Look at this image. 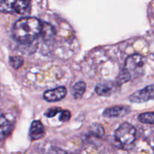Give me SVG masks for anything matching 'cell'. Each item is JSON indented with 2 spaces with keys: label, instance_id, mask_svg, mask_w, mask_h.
<instances>
[{
  "label": "cell",
  "instance_id": "1",
  "mask_svg": "<svg viewBox=\"0 0 154 154\" xmlns=\"http://www.w3.org/2000/svg\"><path fill=\"white\" fill-rule=\"evenodd\" d=\"M42 23L36 17H23L16 21L12 33L21 44H29L36 42L41 35Z\"/></svg>",
  "mask_w": 154,
  "mask_h": 154
},
{
  "label": "cell",
  "instance_id": "2",
  "mask_svg": "<svg viewBox=\"0 0 154 154\" xmlns=\"http://www.w3.org/2000/svg\"><path fill=\"white\" fill-rule=\"evenodd\" d=\"M30 0H0V12L24 14L29 11Z\"/></svg>",
  "mask_w": 154,
  "mask_h": 154
},
{
  "label": "cell",
  "instance_id": "3",
  "mask_svg": "<svg viewBox=\"0 0 154 154\" xmlns=\"http://www.w3.org/2000/svg\"><path fill=\"white\" fill-rule=\"evenodd\" d=\"M115 137L121 145L129 146L135 141L136 129L130 123H123L115 132Z\"/></svg>",
  "mask_w": 154,
  "mask_h": 154
},
{
  "label": "cell",
  "instance_id": "4",
  "mask_svg": "<svg viewBox=\"0 0 154 154\" xmlns=\"http://www.w3.org/2000/svg\"><path fill=\"white\" fill-rule=\"evenodd\" d=\"M152 99H154V85L147 86L129 96V100L134 103H142Z\"/></svg>",
  "mask_w": 154,
  "mask_h": 154
},
{
  "label": "cell",
  "instance_id": "5",
  "mask_svg": "<svg viewBox=\"0 0 154 154\" xmlns=\"http://www.w3.org/2000/svg\"><path fill=\"white\" fill-rule=\"evenodd\" d=\"M146 62V59L140 54H134L127 58L125 64V69L131 73V71H135L142 68Z\"/></svg>",
  "mask_w": 154,
  "mask_h": 154
},
{
  "label": "cell",
  "instance_id": "6",
  "mask_svg": "<svg viewBox=\"0 0 154 154\" xmlns=\"http://www.w3.org/2000/svg\"><path fill=\"white\" fill-rule=\"evenodd\" d=\"M66 95V89L64 87H59L53 90H48L43 95V97L47 102H58L65 98Z\"/></svg>",
  "mask_w": 154,
  "mask_h": 154
},
{
  "label": "cell",
  "instance_id": "7",
  "mask_svg": "<svg viewBox=\"0 0 154 154\" xmlns=\"http://www.w3.org/2000/svg\"><path fill=\"white\" fill-rule=\"evenodd\" d=\"M131 109L128 106L125 105H118L111 108H107L103 113V115L108 118H114V117H121L125 116L130 112Z\"/></svg>",
  "mask_w": 154,
  "mask_h": 154
},
{
  "label": "cell",
  "instance_id": "8",
  "mask_svg": "<svg viewBox=\"0 0 154 154\" xmlns=\"http://www.w3.org/2000/svg\"><path fill=\"white\" fill-rule=\"evenodd\" d=\"M45 133V128L40 121L36 120L32 123L29 132V135L32 140H39L43 138Z\"/></svg>",
  "mask_w": 154,
  "mask_h": 154
},
{
  "label": "cell",
  "instance_id": "9",
  "mask_svg": "<svg viewBox=\"0 0 154 154\" xmlns=\"http://www.w3.org/2000/svg\"><path fill=\"white\" fill-rule=\"evenodd\" d=\"M11 132V124L8 119L0 113V140L5 138Z\"/></svg>",
  "mask_w": 154,
  "mask_h": 154
},
{
  "label": "cell",
  "instance_id": "10",
  "mask_svg": "<svg viewBox=\"0 0 154 154\" xmlns=\"http://www.w3.org/2000/svg\"><path fill=\"white\" fill-rule=\"evenodd\" d=\"M95 92L101 96H110L113 93V85L110 83H101L95 87Z\"/></svg>",
  "mask_w": 154,
  "mask_h": 154
},
{
  "label": "cell",
  "instance_id": "11",
  "mask_svg": "<svg viewBox=\"0 0 154 154\" xmlns=\"http://www.w3.org/2000/svg\"><path fill=\"white\" fill-rule=\"evenodd\" d=\"M55 30H54V27L49 23H42V30H41V35L45 41H52L55 37Z\"/></svg>",
  "mask_w": 154,
  "mask_h": 154
},
{
  "label": "cell",
  "instance_id": "12",
  "mask_svg": "<svg viewBox=\"0 0 154 154\" xmlns=\"http://www.w3.org/2000/svg\"><path fill=\"white\" fill-rule=\"evenodd\" d=\"M85 83L83 82V81H79V82L76 83V84H74L72 88V96L75 99H81L83 96V95H84L85 92Z\"/></svg>",
  "mask_w": 154,
  "mask_h": 154
},
{
  "label": "cell",
  "instance_id": "13",
  "mask_svg": "<svg viewBox=\"0 0 154 154\" xmlns=\"http://www.w3.org/2000/svg\"><path fill=\"white\" fill-rule=\"evenodd\" d=\"M139 121L146 124H154V111L140 114L138 116Z\"/></svg>",
  "mask_w": 154,
  "mask_h": 154
},
{
  "label": "cell",
  "instance_id": "14",
  "mask_svg": "<svg viewBox=\"0 0 154 154\" xmlns=\"http://www.w3.org/2000/svg\"><path fill=\"white\" fill-rule=\"evenodd\" d=\"M89 132L95 137H101L104 134V129L99 123L92 124L89 128Z\"/></svg>",
  "mask_w": 154,
  "mask_h": 154
},
{
  "label": "cell",
  "instance_id": "15",
  "mask_svg": "<svg viewBox=\"0 0 154 154\" xmlns=\"http://www.w3.org/2000/svg\"><path fill=\"white\" fill-rule=\"evenodd\" d=\"M131 75L128 71H127L126 69H124L122 72L119 73V76L117 77V79H116V83H117L118 85H122V84H125V83L128 82V81L131 80Z\"/></svg>",
  "mask_w": 154,
  "mask_h": 154
},
{
  "label": "cell",
  "instance_id": "16",
  "mask_svg": "<svg viewBox=\"0 0 154 154\" xmlns=\"http://www.w3.org/2000/svg\"><path fill=\"white\" fill-rule=\"evenodd\" d=\"M10 64L14 69H19L24 63V60L21 57H10Z\"/></svg>",
  "mask_w": 154,
  "mask_h": 154
},
{
  "label": "cell",
  "instance_id": "17",
  "mask_svg": "<svg viewBox=\"0 0 154 154\" xmlns=\"http://www.w3.org/2000/svg\"><path fill=\"white\" fill-rule=\"evenodd\" d=\"M60 117H59V120L61 122H66L70 119L71 114L69 111L65 110V111H60L59 112Z\"/></svg>",
  "mask_w": 154,
  "mask_h": 154
},
{
  "label": "cell",
  "instance_id": "18",
  "mask_svg": "<svg viewBox=\"0 0 154 154\" xmlns=\"http://www.w3.org/2000/svg\"><path fill=\"white\" fill-rule=\"evenodd\" d=\"M61 111V109L59 108H51L50 109H48V111L45 112V116H47L48 117H53L56 115L57 114H58L60 111Z\"/></svg>",
  "mask_w": 154,
  "mask_h": 154
}]
</instances>
